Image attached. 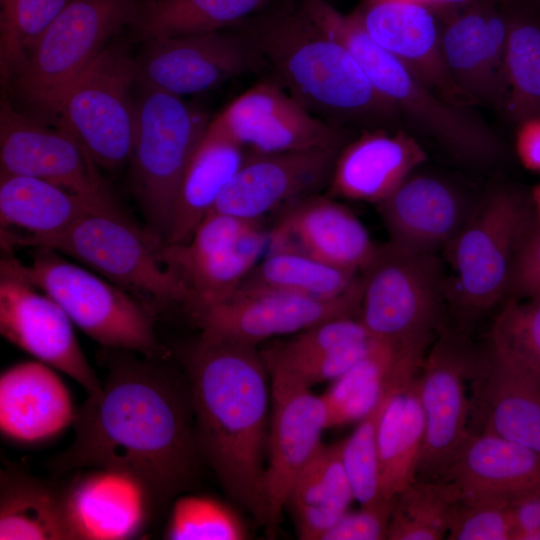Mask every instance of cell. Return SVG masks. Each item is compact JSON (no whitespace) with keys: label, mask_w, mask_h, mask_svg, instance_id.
I'll return each mask as SVG.
<instances>
[{"label":"cell","mask_w":540,"mask_h":540,"mask_svg":"<svg viewBox=\"0 0 540 540\" xmlns=\"http://www.w3.org/2000/svg\"><path fill=\"white\" fill-rule=\"evenodd\" d=\"M376 339L352 343L309 358L280 362L263 358L278 364L312 386L326 381H334L359 361L371 348Z\"/></svg>","instance_id":"bcb514c9"},{"label":"cell","mask_w":540,"mask_h":540,"mask_svg":"<svg viewBox=\"0 0 540 540\" xmlns=\"http://www.w3.org/2000/svg\"><path fill=\"white\" fill-rule=\"evenodd\" d=\"M470 383V430L540 454V375L488 348Z\"/></svg>","instance_id":"7402d4cb"},{"label":"cell","mask_w":540,"mask_h":540,"mask_svg":"<svg viewBox=\"0 0 540 540\" xmlns=\"http://www.w3.org/2000/svg\"><path fill=\"white\" fill-rule=\"evenodd\" d=\"M284 212L268 233L267 250H292L360 273L377 249L355 214L333 199L312 194Z\"/></svg>","instance_id":"d4e9b609"},{"label":"cell","mask_w":540,"mask_h":540,"mask_svg":"<svg viewBox=\"0 0 540 540\" xmlns=\"http://www.w3.org/2000/svg\"><path fill=\"white\" fill-rule=\"evenodd\" d=\"M0 540H75L62 486L19 470H2Z\"/></svg>","instance_id":"d6a6232c"},{"label":"cell","mask_w":540,"mask_h":540,"mask_svg":"<svg viewBox=\"0 0 540 540\" xmlns=\"http://www.w3.org/2000/svg\"><path fill=\"white\" fill-rule=\"evenodd\" d=\"M138 0H71L41 34L11 77L18 96L54 115L67 86L124 26Z\"/></svg>","instance_id":"30bf717a"},{"label":"cell","mask_w":540,"mask_h":540,"mask_svg":"<svg viewBox=\"0 0 540 540\" xmlns=\"http://www.w3.org/2000/svg\"><path fill=\"white\" fill-rule=\"evenodd\" d=\"M341 149L247 153L211 211L258 221L329 185Z\"/></svg>","instance_id":"44dd1931"},{"label":"cell","mask_w":540,"mask_h":540,"mask_svg":"<svg viewBox=\"0 0 540 540\" xmlns=\"http://www.w3.org/2000/svg\"><path fill=\"white\" fill-rule=\"evenodd\" d=\"M165 240L142 229L118 205L98 207L64 230L28 236L1 230L2 247H44L67 255L151 305L179 304L190 313L195 302L179 275L162 258Z\"/></svg>","instance_id":"277c9868"},{"label":"cell","mask_w":540,"mask_h":540,"mask_svg":"<svg viewBox=\"0 0 540 540\" xmlns=\"http://www.w3.org/2000/svg\"><path fill=\"white\" fill-rule=\"evenodd\" d=\"M352 13L376 43L443 98L459 94L441 51L443 12L422 0H361Z\"/></svg>","instance_id":"cb8c5ba5"},{"label":"cell","mask_w":540,"mask_h":540,"mask_svg":"<svg viewBox=\"0 0 540 540\" xmlns=\"http://www.w3.org/2000/svg\"><path fill=\"white\" fill-rule=\"evenodd\" d=\"M355 500L342 456V441L323 445L299 474L288 495L302 540H321Z\"/></svg>","instance_id":"4dcf8cb0"},{"label":"cell","mask_w":540,"mask_h":540,"mask_svg":"<svg viewBox=\"0 0 540 540\" xmlns=\"http://www.w3.org/2000/svg\"><path fill=\"white\" fill-rule=\"evenodd\" d=\"M508 14L495 0H474L443 20L441 51L459 94L504 110Z\"/></svg>","instance_id":"d6986e66"},{"label":"cell","mask_w":540,"mask_h":540,"mask_svg":"<svg viewBox=\"0 0 540 540\" xmlns=\"http://www.w3.org/2000/svg\"><path fill=\"white\" fill-rule=\"evenodd\" d=\"M403 347L375 340L359 361L333 381L321 395L328 428L360 421L377 405L388 388Z\"/></svg>","instance_id":"74e56055"},{"label":"cell","mask_w":540,"mask_h":540,"mask_svg":"<svg viewBox=\"0 0 540 540\" xmlns=\"http://www.w3.org/2000/svg\"><path fill=\"white\" fill-rule=\"evenodd\" d=\"M515 147L521 164L527 170L540 173V116L519 123Z\"/></svg>","instance_id":"681fc988"},{"label":"cell","mask_w":540,"mask_h":540,"mask_svg":"<svg viewBox=\"0 0 540 540\" xmlns=\"http://www.w3.org/2000/svg\"><path fill=\"white\" fill-rule=\"evenodd\" d=\"M479 358L452 332L442 333L426 351L418 375L425 438L416 479L440 478L470 434L466 384Z\"/></svg>","instance_id":"5bb4252c"},{"label":"cell","mask_w":540,"mask_h":540,"mask_svg":"<svg viewBox=\"0 0 540 540\" xmlns=\"http://www.w3.org/2000/svg\"><path fill=\"white\" fill-rule=\"evenodd\" d=\"M422 346H410L401 350L388 388L377 405L360 421L353 433L342 440V456L350 478L355 500L369 505L382 499L379 485L378 427L380 418L392 388L407 361Z\"/></svg>","instance_id":"ab89813d"},{"label":"cell","mask_w":540,"mask_h":540,"mask_svg":"<svg viewBox=\"0 0 540 540\" xmlns=\"http://www.w3.org/2000/svg\"><path fill=\"white\" fill-rule=\"evenodd\" d=\"M274 0H138L130 28L140 42L225 30Z\"/></svg>","instance_id":"836d02e7"},{"label":"cell","mask_w":540,"mask_h":540,"mask_svg":"<svg viewBox=\"0 0 540 540\" xmlns=\"http://www.w3.org/2000/svg\"><path fill=\"white\" fill-rule=\"evenodd\" d=\"M108 350L101 390L77 408L73 442L46 466L55 475L87 467L125 470L163 509L194 482L201 456L188 382L164 358Z\"/></svg>","instance_id":"6da1fadb"},{"label":"cell","mask_w":540,"mask_h":540,"mask_svg":"<svg viewBox=\"0 0 540 540\" xmlns=\"http://www.w3.org/2000/svg\"><path fill=\"white\" fill-rule=\"evenodd\" d=\"M269 236L257 227L234 247L201 258L167 262L193 295L192 316L230 299L267 251Z\"/></svg>","instance_id":"8d00e7d4"},{"label":"cell","mask_w":540,"mask_h":540,"mask_svg":"<svg viewBox=\"0 0 540 540\" xmlns=\"http://www.w3.org/2000/svg\"><path fill=\"white\" fill-rule=\"evenodd\" d=\"M265 254L238 290H271L333 299L349 292L360 279V273L300 252L279 249L267 250Z\"/></svg>","instance_id":"e575fe53"},{"label":"cell","mask_w":540,"mask_h":540,"mask_svg":"<svg viewBox=\"0 0 540 540\" xmlns=\"http://www.w3.org/2000/svg\"><path fill=\"white\" fill-rule=\"evenodd\" d=\"M476 204L447 180L413 172L377 206L389 242L406 251L437 254L462 229Z\"/></svg>","instance_id":"603a6c76"},{"label":"cell","mask_w":540,"mask_h":540,"mask_svg":"<svg viewBox=\"0 0 540 540\" xmlns=\"http://www.w3.org/2000/svg\"><path fill=\"white\" fill-rule=\"evenodd\" d=\"M512 504L487 498H466L455 505L448 540H513Z\"/></svg>","instance_id":"f6af8a7d"},{"label":"cell","mask_w":540,"mask_h":540,"mask_svg":"<svg viewBox=\"0 0 540 540\" xmlns=\"http://www.w3.org/2000/svg\"><path fill=\"white\" fill-rule=\"evenodd\" d=\"M458 496L442 479H416L395 499L387 539L441 540L447 537Z\"/></svg>","instance_id":"f35d334b"},{"label":"cell","mask_w":540,"mask_h":540,"mask_svg":"<svg viewBox=\"0 0 540 540\" xmlns=\"http://www.w3.org/2000/svg\"><path fill=\"white\" fill-rule=\"evenodd\" d=\"M512 514L513 540H540V494L513 504Z\"/></svg>","instance_id":"f907efd6"},{"label":"cell","mask_w":540,"mask_h":540,"mask_svg":"<svg viewBox=\"0 0 540 540\" xmlns=\"http://www.w3.org/2000/svg\"><path fill=\"white\" fill-rule=\"evenodd\" d=\"M71 0H0L2 77L11 78L56 16Z\"/></svg>","instance_id":"b9f144b4"},{"label":"cell","mask_w":540,"mask_h":540,"mask_svg":"<svg viewBox=\"0 0 540 540\" xmlns=\"http://www.w3.org/2000/svg\"><path fill=\"white\" fill-rule=\"evenodd\" d=\"M427 159L403 130L371 128L339 152L329 181L332 196L379 204Z\"/></svg>","instance_id":"83f0119b"},{"label":"cell","mask_w":540,"mask_h":540,"mask_svg":"<svg viewBox=\"0 0 540 540\" xmlns=\"http://www.w3.org/2000/svg\"><path fill=\"white\" fill-rule=\"evenodd\" d=\"M136 61L107 47L63 91L54 116L98 167L129 162L136 134Z\"/></svg>","instance_id":"8fae6325"},{"label":"cell","mask_w":540,"mask_h":540,"mask_svg":"<svg viewBox=\"0 0 540 540\" xmlns=\"http://www.w3.org/2000/svg\"><path fill=\"white\" fill-rule=\"evenodd\" d=\"M335 36L399 115L454 157L471 164H490L503 156V143L482 119L440 97L400 59L376 43L357 21L343 22Z\"/></svg>","instance_id":"8992f818"},{"label":"cell","mask_w":540,"mask_h":540,"mask_svg":"<svg viewBox=\"0 0 540 540\" xmlns=\"http://www.w3.org/2000/svg\"><path fill=\"white\" fill-rule=\"evenodd\" d=\"M372 338L358 317L332 318L277 343L261 353L265 358L289 362L316 356Z\"/></svg>","instance_id":"ee69618b"},{"label":"cell","mask_w":540,"mask_h":540,"mask_svg":"<svg viewBox=\"0 0 540 540\" xmlns=\"http://www.w3.org/2000/svg\"><path fill=\"white\" fill-rule=\"evenodd\" d=\"M531 198L498 187L476 204L444 249L453 269L447 296L462 319H472L509 299L517 260L536 223Z\"/></svg>","instance_id":"5b68a950"},{"label":"cell","mask_w":540,"mask_h":540,"mask_svg":"<svg viewBox=\"0 0 540 540\" xmlns=\"http://www.w3.org/2000/svg\"><path fill=\"white\" fill-rule=\"evenodd\" d=\"M489 348L540 375V295L506 301L492 325Z\"/></svg>","instance_id":"7bdbcfd3"},{"label":"cell","mask_w":540,"mask_h":540,"mask_svg":"<svg viewBox=\"0 0 540 540\" xmlns=\"http://www.w3.org/2000/svg\"><path fill=\"white\" fill-rule=\"evenodd\" d=\"M245 157L246 151L239 144L207 127L180 183L167 243L189 241Z\"/></svg>","instance_id":"f546056e"},{"label":"cell","mask_w":540,"mask_h":540,"mask_svg":"<svg viewBox=\"0 0 540 540\" xmlns=\"http://www.w3.org/2000/svg\"><path fill=\"white\" fill-rule=\"evenodd\" d=\"M0 263V332L19 349L71 377L88 395L102 382L85 357L64 310L18 270L4 250Z\"/></svg>","instance_id":"4fadbf2b"},{"label":"cell","mask_w":540,"mask_h":540,"mask_svg":"<svg viewBox=\"0 0 540 540\" xmlns=\"http://www.w3.org/2000/svg\"><path fill=\"white\" fill-rule=\"evenodd\" d=\"M138 82L131 186L148 229L167 241L180 183L210 121L182 97Z\"/></svg>","instance_id":"52a82bcc"},{"label":"cell","mask_w":540,"mask_h":540,"mask_svg":"<svg viewBox=\"0 0 540 540\" xmlns=\"http://www.w3.org/2000/svg\"><path fill=\"white\" fill-rule=\"evenodd\" d=\"M74 408L68 388L56 369L25 361L0 376V431L21 446H38L59 437L73 425Z\"/></svg>","instance_id":"484cf974"},{"label":"cell","mask_w":540,"mask_h":540,"mask_svg":"<svg viewBox=\"0 0 540 540\" xmlns=\"http://www.w3.org/2000/svg\"><path fill=\"white\" fill-rule=\"evenodd\" d=\"M504 7L508 14L504 54L508 95L504 111L519 124L540 116V7Z\"/></svg>","instance_id":"d590c367"},{"label":"cell","mask_w":540,"mask_h":540,"mask_svg":"<svg viewBox=\"0 0 540 540\" xmlns=\"http://www.w3.org/2000/svg\"><path fill=\"white\" fill-rule=\"evenodd\" d=\"M61 486L75 540L134 539L162 510L141 479L118 468H81Z\"/></svg>","instance_id":"ffe728a7"},{"label":"cell","mask_w":540,"mask_h":540,"mask_svg":"<svg viewBox=\"0 0 540 540\" xmlns=\"http://www.w3.org/2000/svg\"><path fill=\"white\" fill-rule=\"evenodd\" d=\"M247 153L342 149L350 130L313 115L274 79L235 98L208 125Z\"/></svg>","instance_id":"9a60e30c"},{"label":"cell","mask_w":540,"mask_h":540,"mask_svg":"<svg viewBox=\"0 0 540 540\" xmlns=\"http://www.w3.org/2000/svg\"><path fill=\"white\" fill-rule=\"evenodd\" d=\"M258 48L277 81L304 108L338 126L384 128L398 111L372 86L347 48L300 0H274L232 27Z\"/></svg>","instance_id":"3957f363"},{"label":"cell","mask_w":540,"mask_h":540,"mask_svg":"<svg viewBox=\"0 0 540 540\" xmlns=\"http://www.w3.org/2000/svg\"><path fill=\"white\" fill-rule=\"evenodd\" d=\"M425 1L444 14H448L454 10L462 8L474 0H422Z\"/></svg>","instance_id":"816d5d0a"},{"label":"cell","mask_w":540,"mask_h":540,"mask_svg":"<svg viewBox=\"0 0 540 540\" xmlns=\"http://www.w3.org/2000/svg\"><path fill=\"white\" fill-rule=\"evenodd\" d=\"M20 273L48 294L70 320L106 349L165 358L153 311L135 295L60 253L36 247L30 263L15 258Z\"/></svg>","instance_id":"ba28073f"},{"label":"cell","mask_w":540,"mask_h":540,"mask_svg":"<svg viewBox=\"0 0 540 540\" xmlns=\"http://www.w3.org/2000/svg\"><path fill=\"white\" fill-rule=\"evenodd\" d=\"M395 499L382 498L375 503L361 505L357 511L348 510L321 540L387 539Z\"/></svg>","instance_id":"7dc6e473"},{"label":"cell","mask_w":540,"mask_h":540,"mask_svg":"<svg viewBox=\"0 0 540 540\" xmlns=\"http://www.w3.org/2000/svg\"><path fill=\"white\" fill-rule=\"evenodd\" d=\"M195 437L226 494L268 526L271 382L256 346L200 335L184 354Z\"/></svg>","instance_id":"7a4b0ae2"},{"label":"cell","mask_w":540,"mask_h":540,"mask_svg":"<svg viewBox=\"0 0 540 540\" xmlns=\"http://www.w3.org/2000/svg\"><path fill=\"white\" fill-rule=\"evenodd\" d=\"M531 202L537 222L540 224V183L537 184L531 192Z\"/></svg>","instance_id":"f5cc1de1"},{"label":"cell","mask_w":540,"mask_h":540,"mask_svg":"<svg viewBox=\"0 0 540 540\" xmlns=\"http://www.w3.org/2000/svg\"><path fill=\"white\" fill-rule=\"evenodd\" d=\"M265 362L271 382L266 493L268 526L274 527L295 480L323 446L328 417L322 396L311 386L282 366Z\"/></svg>","instance_id":"2e32d148"},{"label":"cell","mask_w":540,"mask_h":540,"mask_svg":"<svg viewBox=\"0 0 540 540\" xmlns=\"http://www.w3.org/2000/svg\"><path fill=\"white\" fill-rule=\"evenodd\" d=\"M360 299L361 279L349 292L333 299L271 290H238L230 299L192 317L204 337L256 346L332 318L358 317Z\"/></svg>","instance_id":"e0dca14e"},{"label":"cell","mask_w":540,"mask_h":540,"mask_svg":"<svg viewBox=\"0 0 540 540\" xmlns=\"http://www.w3.org/2000/svg\"><path fill=\"white\" fill-rule=\"evenodd\" d=\"M138 80L183 97L269 68L255 44L235 28L142 41Z\"/></svg>","instance_id":"7c38bea8"},{"label":"cell","mask_w":540,"mask_h":540,"mask_svg":"<svg viewBox=\"0 0 540 540\" xmlns=\"http://www.w3.org/2000/svg\"><path fill=\"white\" fill-rule=\"evenodd\" d=\"M458 500L496 499L515 504L540 494V454L486 432L471 431L440 478Z\"/></svg>","instance_id":"4316f807"},{"label":"cell","mask_w":540,"mask_h":540,"mask_svg":"<svg viewBox=\"0 0 540 540\" xmlns=\"http://www.w3.org/2000/svg\"><path fill=\"white\" fill-rule=\"evenodd\" d=\"M538 295H540V224L536 221L521 248L509 298Z\"/></svg>","instance_id":"c3c4849f"},{"label":"cell","mask_w":540,"mask_h":540,"mask_svg":"<svg viewBox=\"0 0 540 540\" xmlns=\"http://www.w3.org/2000/svg\"><path fill=\"white\" fill-rule=\"evenodd\" d=\"M0 173L42 179L104 204H117L98 166L62 128L52 129L0 103Z\"/></svg>","instance_id":"ac0fdd59"},{"label":"cell","mask_w":540,"mask_h":540,"mask_svg":"<svg viewBox=\"0 0 540 540\" xmlns=\"http://www.w3.org/2000/svg\"><path fill=\"white\" fill-rule=\"evenodd\" d=\"M104 204L48 181L0 173L1 229L17 228L28 236L60 232ZM20 233V232H19Z\"/></svg>","instance_id":"1f68e13d"},{"label":"cell","mask_w":540,"mask_h":540,"mask_svg":"<svg viewBox=\"0 0 540 540\" xmlns=\"http://www.w3.org/2000/svg\"><path fill=\"white\" fill-rule=\"evenodd\" d=\"M248 536L239 514L207 495H178L172 502L163 537L169 540H242Z\"/></svg>","instance_id":"60d3db41"},{"label":"cell","mask_w":540,"mask_h":540,"mask_svg":"<svg viewBox=\"0 0 540 540\" xmlns=\"http://www.w3.org/2000/svg\"><path fill=\"white\" fill-rule=\"evenodd\" d=\"M502 6H537L540 7V0H495Z\"/></svg>","instance_id":"db71d44e"},{"label":"cell","mask_w":540,"mask_h":540,"mask_svg":"<svg viewBox=\"0 0 540 540\" xmlns=\"http://www.w3.org/2000/svg\"><path fill=\"white\" fill-rule=\"evenodd\" d=\"M424 356L425 352H419L407 361L380 418L379 485L386 499L396 498L416 480L425 438L418 376Z\"/></svg>","instance_id":"f1b7e54d"},{"label":"cell","mask_w":540,"mask_h":540,"mask_svg":"<svg viewBox=\"0 0 540 540\" xmlns=\"http://www.w3.org/2000/svg\"><path fill=\"white\" fill-rule=\"evenodd\" d=\"M360 279L358 319L372 338L398 346L431 341L448 282L437 254L388 241L377 246Z\"/></svg>","instance_id":"9c48e42d"}]
</instances>
